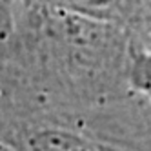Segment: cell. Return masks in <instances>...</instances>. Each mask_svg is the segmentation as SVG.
Masks as SVG:
<instances>
[{
	"label": "cell",
	"instance_id": "obj_1",
	"mask_svg": "<svg viewBox=\"0 0 151 151\" xmlns=\"http://www.w3.org/2000/svg\"><path fill=\"white\" fill-rule=\"evenodd\" d=\"M131 38L116 22L22 2L15 33L0 49L17 120L89 109L131 93Z\"/></svg>",
	"mask_w": 151,
	"mask_h": 151
},
{
	"label": "cell",
	"instance_id": "obj_2",
	"mask_svg": "<svg viewBox=\"0 0 151 151\" xmlns=\"http://www.w3.org/2000/svg\"><path fill=\"white\" fill-rule=\"evenodd\" d=\"M6 146L17 151H127L96 135L73 113H46L20 118Z\"/></svg>",
	"mask_w": 151,
	"mask_h": 151
},
{
	"label": "cell",
	"instance_id": "obj_3",
	"mask_svg": "<svg viewBox=\"0 0 151 151\" xmlns=\"http://www.w3.org/2000/svg\"><path fill=\"white\" fill-rule=\"evenodd\" d=\"M26 6L118 24L120 0H22Z\"/></svg>",
	"mask_w": 151,
	"mask_h": 151
},
{
	"label": "cell",
	"instance_id": "obj_4",
	"mask_svg": "<svg viewBox=\"0 0 151 151\" xmlns=\"http://www.w3.org/2000/svg\"><path fill=\"white\" fill-rule=\"evenodd\" d=\"M118 24L133 46L151 51V0H120Z\"/></svg>",
	"mask_w": 151,
	"mask_h": 151
},
{
	"label": "cell",
	"instance_id": "obj_5",
	"mask_svg": "<svg viewBox=\"0 0 151 151\" xmlns=\"http://www.w3.org/2000/svg\"><path fill=\"white\" fill-rule=\"evenodd\" d=\"M127 78L131 89L151 104V51L133 46L129 58Z\"/></svg>",
	"mask_w": 151,
	"mask_h": 151
},
{
	"label": "cell",
	"instance_id": "obj_6",
	"mask_svg": "<svg viewBox=\"0 0 151 151\" xmlns=\"http://www.w3.org/2000/svg\"><path fill=\"white\" fill-rule=\"evenodd\" d=\"M20 11H22V0H0V49L11 40Z\"/></svg>",
	"mask_w": 151,
	"mask_h": 151
},
{
	"label": "cell",
	"instance_id": "obj_7",
	"mask_svg": "<svg viewBox=\"0 0 151 151\" xmlns=\"http://www.w3.org/2000/svg\"><path fill=\"white\" fill-rule=\"evenodd\" d=\"M0 151H17L15 147H11V146H6V144H0Z\"/></svg>",
	"mask_w": 151,
	"mask_h": 151
}]
</instances>
